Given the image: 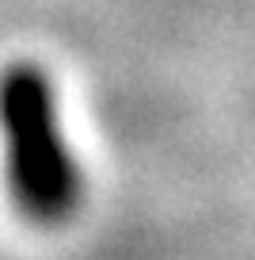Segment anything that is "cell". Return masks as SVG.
<instances>
[{"label":"cell","instance_id":"obj_1","mask_svg":"<svg viewBox=\"0 0 255 260\" xmlns=\"http://www.w3.org/2000/svg\"><path fill=\"white\" fill-rule=\"evenodd\" d=\"M0 134L8 187L27 218L65 222L80 199V169L57 126L54 84L34 65H12L0 77Z\"/></svg>","mask_w":255,"mask_h":260}]
</instances>
